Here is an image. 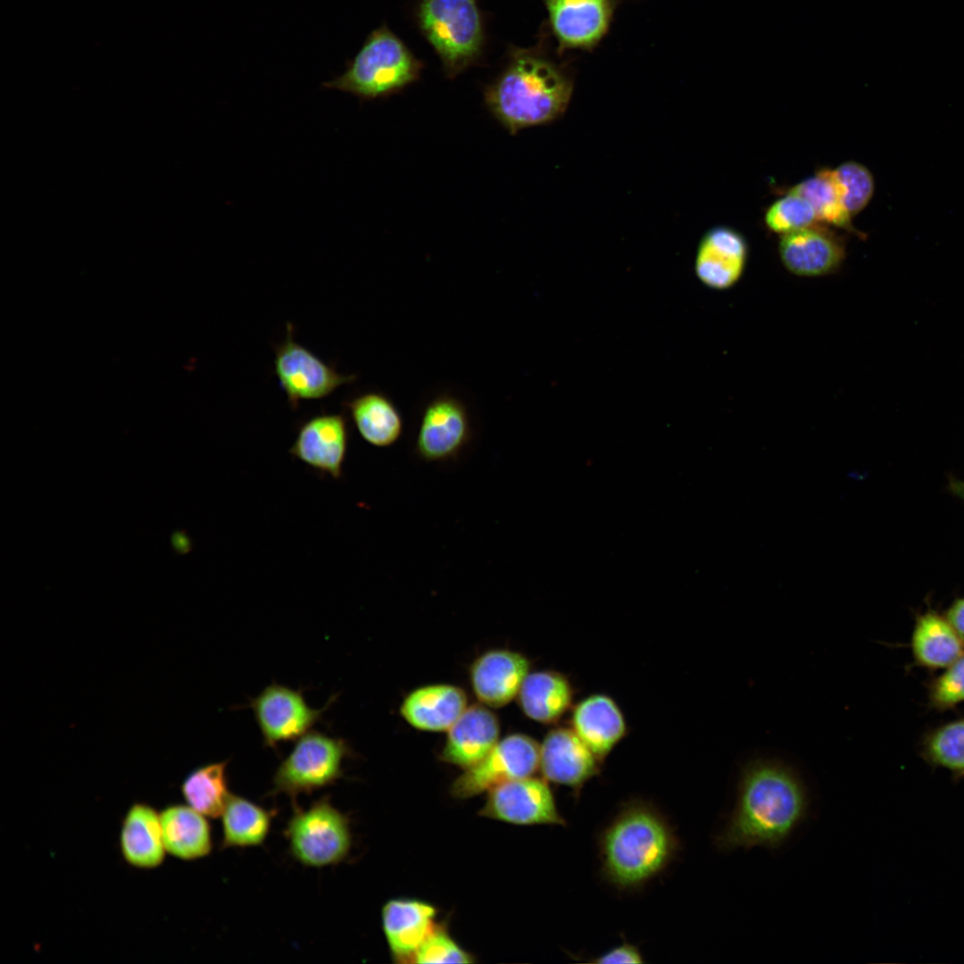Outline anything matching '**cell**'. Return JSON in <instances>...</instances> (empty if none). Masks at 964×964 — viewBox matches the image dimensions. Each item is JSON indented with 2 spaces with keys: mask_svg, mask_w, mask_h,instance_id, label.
<instances>
[{
  "mask_svg": "<svg viewBox=\"0 0 964 964\" xmlns=\"http://www.w3.org/2000/svg\"><path fill=\"white\" fill-rule=\"evenodd\" d=\"M809 806L798 773L773 759H754L740 772L735 806L715 845L723 852L777 849L804 820Z\"/></svg>",
  "mask_w": 964,
  "mask_h": 964,
  "instance_id": "obj_1",
  "label": "cell"
},
{
  "mask_svg": "<svg viewBox=\"0 0 964 964\" xmlns=\"http://www.w3.org/2000/svg\"><path fill=\"white\" fill-rule=\"evenodd\" d=\"M599 858L603 877L619 890H635L661 874L678 850L664 815L650 802L624 803L602 831Z\"/></svg>",
  "mask_w": 964,
  "mask_h": 964,
  "instance_id": "obj_2",
  "label": "cell"
},
{
  "mask_svg": "<svg viewBox=\"0 0 964 964\" xmlns=\"http://www.w3.org/2000/svg\"><path fill=\"white\" fill-rule=\"evenodd\" d=\"M569 80L552 63L530 54L512 57L486 92L494 116L515 134L561 115L570 98Z\"/></svg>",
  "mask_w": 964,
  "mask_h": 964,
  "instance_id": "obj_3",
  "label": "cell"
},
{
  "mask_svg": "<svg viewBox=\"0 0 964 964\" xmlns=\"http://www.w3.org/2000/svg\"><path fill=\"white\" fill-rule=\"evenodd\" d=\"M420 62L386 27L373 30L345 71L322 87L373 99L398 91L419 76Z\"/></svg>",
  "mask_w": 964,
  "mask_h": 964,
  "instance_id": "obj_4",
  "label": "cell"
},
{
  "mask_svg": "<svg viewBox=\"0 0 964 964\" xmlns=\"http://www.w3.org/2000/svg\"><path fill=\"white\" fill-rule=\"evenodd\" d=\"M348 744L319 731H310L298 738L272 777L270 794H285L296 806L299 794L334 785L344 775L343 761L351 756Z\"/></svg>",
  "mask_w": 964,
  "mask_h": 964,
  "instance_id": "obj_5",
  "label": "cell"
},
{
  "mask_svg": "<svg viewBox=\"0 0 964 964\" xmlns=\"http://www.w3.org/2000/svg\"><path fill=\"white\" fill-rule=\"evenodd\" d=\"M418 17L449 75L461 71L478 55L483 34L477 0H422Z\"/></svg>",
  "mask_w": 964,
  "mask_h": 964,
  "instance_id": "obj_6",
  "label": "cell"
},
{
  "mask_svg": "<svg viewBox=\"0 0 964 964\" xmlns=\"http://www.w3.org/2000/svg\"><path fill=\"white\" fill-rule=\"evenodd\" d=\"M293 809L285 836L295 860L305 867L324 868L348 856L352 845L349 819L328 799L315 801L305 810L297 805Z\"/></svg>",
  "mask_w": 964,
  "mask_h": 964,
  "instance_id": "obj_7",
  "label": "cell"
},
{
  "mask_svg": "<svg viewBox=\"0 0 964 964\" xmlns=\"http://www.w3.org/2000/svg\"><path fill=\"white\" fill-rule=\"evenodd\" d=\"M273 350L274 373L292 410H296L301 401L323 399L357 378L355 374L339 373L334 365L296 342L289 322L286 337Z\"/></svg>",
  "mask_w": 964,
  "mask_h": 964,
  "instance_id": "obj_8",
  "label": "cell"
},
{
  "mask_svg": "<svg viewBox=\"0 0 964 964\" xmlns=\"http://www.w3.org/2000/svg\"><path fill=\"white\" fill-rule=\"evenodd\" d=\"M539 767L540 744L529 735L512 734L464 769L452 784L451 794L459 799L473 797L508 781L532 777Z\"/></svg>",
  "mask_w": 964,
  "mask_h": 964,
  "instance_id": "obj_9",
  "label": "cell"
},
{
  "mask_svg": "<svg viewBox=\"0 0 964 964\" xmlns=\"http://www.w3.org/2000/svg\"><path fill=\"white\" fill-rule=\"evenodd\" d=\"M335 699L333 696L321 709H313L300 689L272 683L250 700L249 707L264 746L277 749L278 744L298 739L309 732Z\"/></svg>",
  "mask_w": 964,
  "mask_h": 964,
  "instance_id": "obj_10",
  "label": "cell"
},
{
  "mask_svg": "<svg viewBox=\"0 0 964 964\" xmlns=\"http://www.w3.org/2000/svg\"><path fill=\"white\" fill-rule=\"evenodd\" d=\"M479 814L515 825H566L547 780L533 777L508 781L489 790Z\"/></svg>",
  "mask_w": 964,
  "mask_h": 964,
  "instance_id": "obj_11",
  "label": "cell"
},
{
  "mask_svg": "<svg viewBox=\"0 0 964 964\" xmlns=\"http://www.w3.org/2000/svg\"><path fill=\"white\" fill-rule=\"evenodd\" d=\"M469 412L458 398L442 394L425 407L415 443L423 461H446L459 456L471 439Z\"/></svg>",
  "mask_w": 964,
  "mask_h": 964,
  "instance_id": "obj_12",
  "label": "cell"
},
{
  "mask_svg": "<svg viewBox=\"0 0 964 964\" xmlns=\"http://www.w3.org/2000/svg\"><path fill=\"white\" fill-rule=\"evenodd\" d=\"M348 440L347 418L343 413H321L300 424L288 453L314 471L339 479Z\"/></svg>",
  "mask_w": 964,
  "mask_h": 964,
  "instance_id": "obj_13",
  "label": "cell"
},
{
  "mask_svg": "<svg viewBox=\"0 0 964 964\" xmlns=\"http://www.w3.org/2000/svg\"><path fill=\"white\" fill-rule=\"evenodd\" d=\"M601 764L570 727L549 730L540 745L539 769L544 778L571 788L577 796L599 774Z\"/></svg>",
  "mask_w": 964,
  "mask_h": 964,
  "instance_id": "obj_14",
  "label": "cell"
},
{
  "mask_svg": "<svg viewBox=\"0 0 964 964\" xmlns=\"http://www.w3.org/2000/svg\"><path fill=\"white\" fill-rule=\"evenodd\" d=\"M569 727L601 763L627 734L624 713L617 702L602 693L589 694L570 710Z\"/></svg>",
  "mask_w": 964,
  "mask_h": 964,
  "instance_id": "obj_15",
  "label": "cell"
},
{
  "mask_svg": "<svg viewBox=\"0 0 964 964\" xmlns=\"http://www.w3.org/2000/svg\"><path fill=\"white\" fill-rule=\"evenodd\" d=\"M747 245L737 231L716 227L707 231L697 248L694 271L699 280L715 290L734 287L747 261Z\"/></svg>",
  "mask_w": 964,
  "mask_h": 964,
  "instance_id": "obj_16",
  "label": "cell"
},
{
  "mask_svg": "<svg viewBox=\"0 0 964 964\" xmlns=\"http://www.w3.org/2000/svg\"><path fill=\"white\" fill-rule=\"evenodd\" d=\"M778 253L785 269L800 277L834 273L845 258V248L839 239L812 226L782 235Z\"/></svg>",
  "mask_w": 964,
  "mask_h": 964,
  "instance_id": "obj_17",
  "label": "cell"
},
{
  "mask_svg": "<svg viewBox=\"0 0 964 964\" xmlns=\"http://www.w3.org/2000/svg\"><path fill=\"white\" fill-rule=\"evenodd\" d=\"M529 669V660L519 652L510 650L486 652L470 669L474 694L487 706H504L518 695Z\"/></svg>",
  "mask_w": 964,
  "mask_h": 964,
  "instance_id": "obj_18",
  "label": "cell"
},
{
  "mask_svg": "<svg viewBox=\"0 0 964 964\" xmlns=\"http://www.w3.org/2000/svg\"><path fill=\"white\" fill-rule=\"evenodd\" d=\"M436 908L416 899H392L382 908V927L393 957L411 962L422 943L437 928Z\"/></svg>",
  "mask_w": 964,
  "mask_h": 964,
  "instance_id": "obj_19",
  "label": "cell"
},
{
  "mask_svg": "<svg viewBox=\"0 0 964 964\" xmlns=\"http://www.w3.org/2000/svg\"><path fill=\"white\" fill-rule=\"evenodd\" d=\"M497 717L487 708L475 704L463 711L449 728L440 758L467 769L479 762L499 741Z\"/></svg>",
  "mask_w": 964,
  "mask_h": 964,
  "instance_id": "obj_20",
  "label": "cell"
},
{
  "mask_svg": "<svg viewBox=\"0 0 964 964\" xmlns=\"http://www.w3.org/2000/svg\"><path fill=\"white\" fill-rule=\"evenodd\" d=\"M467 708L465 692L453 685H429L415 689L403 700L401 715L413 727L448 731Z\"/></svg>",
  "mask_w": 964,
  "mask_h": 964,
  "instance_id": "obj_21",
  "label": "cell"
},
{
  "mask_svg": "<svg viewBox=\"0 0 964 964\" xmlns=\"http://www.w3.org/2000/svg\"><path fill=\"white\" fill-rule=\"evenodd\" d=\"M553 29L570 46H585L605 33L611 16L608 0H547Z\"/></svg>",
  "mask_w": 964,
  "mask_h": 964,
  "instance_id": "obj_22",
  "label": "cell"
},
{
  "mask_svg": "<svg viewBox=\"0 0 964 964\" xmlns=\"http://www.w3.org/2000/svg\"><path fill=\"white\" fill-rule=\"evenodd\" d=\"M124 860L138 868H154L165 858L160 813L152 806L137 802L125 814L120 835Z\"/></svg>",
  "mask_w": 964,
  "mask_h": 964,
  "instance_id": "obj_23",
  "label": "cell"
},
{
  "mask_svg": "<svg viewBox=\"0 0 964 964\" xmlns=\"http://www.w3.org/2000/svg\"><path fill=\"white\" fill-rule=\"evenodd\" d=\"M517 696L528 718L542 724H553L571 710L575 690L564 674L539 670L528 674Z\"/></svg>",
  "mask_w": 964,
  "mask_h": 964,
  "instance_id": "obj_24",
  "label": "cell"
},
{
  "mask_svg": "<svg viewBox=\"0 0 964 964\" xmlns=\"http://www.w3.org/2000/svg\"><path fill=\"white\" fill-rule=\"evenodd\" d=\"M166 852L183 860L208 856L212 850V827L207 817L187 804H173L160 812Z\"/></svg>",
  "mask_w": 964,
  "mask_h": 964,
  "instance_id": "obj_25",
  "label": "cell"
},
{
  "mask_svg": "<svg viewBox=\"0 0 964 964\" xmlns=\"http://www.w3.org/2000/svg\"><path fill=\"white\" fill-rule=\"evenodd\" d=\"M362 438L378 448L393 445L403 430L402 415L393 401L380 392H366L343 402Z\"/></svg>",
  "mask_w": 964,
  "mask_h": 964,
  "instance_id": "obj_26",
  "label": "cell"
},
{
  "mask_svg": "<svg viewBox=\"0 0 964 964\" xmlns=\"http://www.w3.org/2000/svg\"><path fill=\"white\" fill-rule=\"evenodd\" d=\"M273 813L237 794H229L220 815L222 849L262 845L270 830Z\"/></svg>",
  "mask_w": 964,
  "mask_h": 964,
  "instance_id": "obj_27",
  "label": "cell"
},
{
  "mask_svg": "<svg viewBox=\"0 0 964 964\" xmlns=\"http://www.w3.org/2000/svg\"><path fill=\"white\" fill-rule=\"evenodd\" d=\"M918 661L928 667L950 666L962 655V640L947 619L935 613L921 616L912 637Z\"/></svg>",
  "mask_w": 964,
  "mask_h": 964,
  "instance_id": "obj_28",
  "label": "cell"
},
{
  "mask_svg": "<svg viewBox=\"0 0 964 964\" xmlns=\"http://www.w3.org/2000/svg\"><path fill=\"white\" fill-rule=\"evenodd\" d=\"M228 763L225 760L200 766L191 771L181 785L187 804L207 818L220 817L230 794Z\"/></svg>",
  "mask_w": 964,
  "mask_h": 964,
  "instance_id": "obj_29",
  "label": "cell"
},
{
  "mask_svg": "<svg viewBox=\"0 0 964 964\" xmlns=\"http://www.w3.org/2000/svg\"><path fill=\"white\" fill-rule=\"evenodd\" d=\"M788 192L807 199L815 211L817 220L843 228L857 236H863L852 225V217L844 206L832 170H820Z\"/></svg>",
  "mask_w": 964,
  "mask_h": 964,
  "instance_id": "obj_30",
  "label": "cell"
},
{
  "mask_svg": "<svg viewBox=\"0 0 964 964\" xmlns=\"http://www.w3.org/2000/svg\"><path fill=\"white\" fill-rule=\"evenodd\" d=\"M832 171L844 206L853 217L868 204L873 196V175L866 166L853 161L844 162Z\"/></svg>",
  "mask_w": 964,
  "mask_h": 964,
  "instance_id": "obj_31",
  "label": "cell"
},
{
  "mask_svg": "<svg viewBox=\"0 0 964 964\" xmlns=\"http://www.w3.org/2000/svg\"><path fill=\"white\" fill-rule=\"evenodd\" d=\"M816 220V213L810 203L790 192L776 201L765 215L768 227L783 235L812 226Z\"/></svg>",
  "mask_w": 964,
  "mask_h": 964,
  "instance_id": "obj_32",
  "label": "cell"
},
{
  "mask_svg": "<svg viewBox=\"0 0 964 964\" xmlns=\"http://www.w3.org/2000/svg\"><path fill=\"white\" fill-rule=\"evenodd\" d=\"M930 758L954 771H964V719L938 729L928 744Z\"/></svg>",
  "mask_w": 964,
  "mask_h": 964,
  "instance_id": "obj_33",
  "label": "cell"
},
{
  "mask_svg": "<svg viewBox=\"0 0 964 964\" xmlns=\"http://www.w3.org/2000/svg\"><path fill=\"white\" fill-rule=\"evenodd\" d=\"M473 956L463 950L443 928L438 927L413 954L412 963H472Z\"/></svg>",
  "mask_w": 964,
  "mask_h": 964,
  "instance_id": "obj_34",
  "label": "cell"
},
{
  "mask_svg": "<svg viewBox=\"0 0 964 964\" xmlns=\"http://www.w3.org/2000/svg\"><path fill=\"white\" fill-rule=\"evenodd\" d=\"M933 698L941 706H950L964 701V655L952 662L936 681Z\"/></svg>",
  "mask_w": 964,
  "mask_h": 964,
  "instance_id": "obj_35",
  "label": "cell"
},
{
  "mask_svg": "<svg viewBox=\"0 0 964 964\" xmlns=\"http://www.w3.org/2000/svg\"><path fill=\"white\" fill-rule=\"evenodd\" d=\"M644 961L639 949L636 945L626 942L590 960V962L600 964L642 963Z\"/></svg>",
  "mask_w": 964,
  "mask_h": 964,
  "instance_id": "obj_36",
  "label": "cell"
},
{
  "mask_svg": "<svg viewBox=\"0 0 964 964\" xmlns=\"http://www.w3.org/2000/svg\"><path fill=\"white\" fill-rule=\"evenodd\" d=\"M946 618L960 639L964 641V598L959 599L950 607Z\"/></svg>",
  "mask_w": 964,
  "mask_h": 964,
  "instance_id": "obj_37",
  "label": "cell"
},
{
  "mask_svg": "<svg viewBox=\"0 0 964 964\" xmlns=\"http://www.w3.org/2000/svg\"><path fill=\"white\" fill-rule=\"evenodd\" d=\"M170 542L173 551L178 554H183L189 549L187 537L185 536L184 531H177L170 536Z\"/></svg>",
  "mask_w": 964,
  "mask_h": 964,
  "instance_id": "obj_38",
  "label": "cell"
},
{
  "mask_svg": "<svg viewBox=\"0 0 964 964\" xmlns=\"http://www.w3.org/2000/svg\"><path fill=\"white\" fill-rule=\"evenodd\" d=\"M952 487L954 493L964 499V482H955Z\"/></svg>",
  "mask_w": 964,
  "mask_h": 964,
  "instance_id": "obj_39",
  "label": "cell"
}]
</instances>
